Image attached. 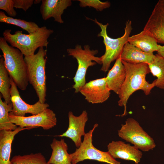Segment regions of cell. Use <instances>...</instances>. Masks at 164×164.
I'll return each mask as SVG.
<instances>
[{"instance_id":"1","label":"cell","mask_w":164,"mask_h":164,"mask_svg":"<svg viewBox=\"0 0 164 164\" xmlns=\"http://www.w3.org/2000/svg\"><path fill=\"white\" fill-rule=\"evenodd\" d=\"M122 61L125 67L126 76L118 94L119 98L118 104L119 106L124 107V113L120 115L123 117L127 114V104L131 95L138 90L143 91L146 95L149 94L155 87V80L151 83L146 80V76L150 73L148 64H133Z\"/></svg>"},{"instance_id":"2","label":"cell","mask_w":164,"mask_h":164,"mask_svg":"<svg viewBox=\"0 0 164 164\" xmlns=\"http://www.w3.org/2000/svg\"><path fill=\"white\" fill-rule=\"evenodd\" d=\"M10 29L5 30L3 33V37L11 46L18 49L24 56L34 54L38 48H47L49 42L48 39L53 32V30L43 26L35 32L24 34L20 30L12 34Z\"/></svg>"},{"instance_id":"3","label":"cell","mask_w":164,"mask_h":164,"mask_svg":"<svg viewBox=\"0 0 164 164\" xmlns=\"http://www.w3.org/2000/svg\"><path fill=\"white\" fill-rule=\"evenodd\" d=\"M0 49L10 77L19 89L26 90L29 82L23 54L18 49L9 45L3 37H0Z\"/></svg>"},{"instance_id":"4","label":"cell","mask_w":164,"mask_h":164,"mask_svg":"<svg viewBox=\"0 0 164 164\" xmlns=\"http://www.w3.org/2000/svg\"><path fill=\"white\" fill-rule=\"evenodd\" d=\"M46 55L47 50L41 47L36 54L24 57L27 66L29 82L35 91L38 101L42 104L45 103L46 101Z\"/></svg>"},{"instance_id":"5","label":"cell","mask_w":164,"mask_h":164,"mask_svg":"<svg viewBox=\"0 0 164 164\" xmlns=\"http://www.w3.org/2000/svg\"><path fill=\"white\" fill-rule=\"evenodd\" d=\"M87 19L93 21L100 27L101 31L98 34V37L103 39L105 50L104 54L101 56L102 66L101 70L105 72L108 71L111 63L116 60L121 55L123 47L128 42L130 35L132 29V21L128 20L125 23V32L120 37L114 39L109 37L107 32L108 23L103 25L98 22L96 19L94 20L86 17Z\"/></svg>"},{"instance_id":"6","label":"cell","mask_w":164,"mask_h":164,"mask_svg":"<svg viewBox=\"0 0 164 164\" xmlns=\"http://www.w3.org/2000/svg\"><path fill=\"white\" fill-rule=\"evenodd\" d=\"M84 47L83 49L80 45L77 44L74 49L67 50L68 55L75 58L78 64L77 70L73 78L74 84L73 87L75 89V93L79 92L80 88L86 84L85 76L88 68L97 63L102 64L101 57L95 56L98 53L97 50H91L88 45H84Z\"/></svg>"},{"instance_id":"7","label":"cell","mask_w":164,"mask_h":164,"mask_svg":"<svg viewBox=\"0 0 164 164\" xmlns=\"http://www.w3.org/2000/svg\"><path fill=\"white\" fill-rule=\"evenodd\" d=\"M95 124L93 128L86 133L80 147L70 154L72 164H77L84 160L89 159L109 164H121V162L113 158L109 153L100 150L95 148L92 143V135L94 130L98 126Z\"/></svg>"},{"instance_id":"8","label":"cell","mask_w":164,"mask_h":164,"mask_svg":"<svg viewBox=\"0 0 164 164\" xmlns=\"http://www.w3.org/2000/svg\"><path fill=\"white\" fill-rule=\"evenodd\" d=\"M118 134L122 139L144 152L152 150L156 146L153 138L132 118H128L125 124L121 125Z\"/></svg>"},{"instance_id":"9","label":"cell","mask_w":164,"mask_h":164,"mask_svg":"<svg viewBox=\"0 0 164 164\" xmlns=\"http://www.w3.org/2000/svg\"><path fill=\"white\" fill-rule=\"evenodd\" d=\"M10 121L17 126L33 128L40 127L45 130L56 125L57 118L53 111L47 108L39 113L29 116H17L10 112L9 114Z\"/></svg>"},{"instance_id":"10","label":"cell","mask_w":164,"mask_h":164,"mask_svg":"<svg viewBox=\"0 0 164 164\" xmlns=\"http://www.w3.org/2000/svg\"><path fill=\"white\" fill-rule=\"evenodd\" d=\"M10 79L11 84L10 93L13 105L12 110L10 112L12 114L21 117L25 116L27 113L36 115L48 108L49 106L48 104H42L39 101L33 104H29L25 102L20 97L17 86L12 78L10 77Z\"/></svg>"},{"instance_id":"11","label":"cell","mask_w":164,"mask_h":164,"mask_svg":"<svg viewBox=\"0 0 164 164\" xmlns=\"http://www.w3.org/2000/svg\"><path fill=\"white\" fill-rule=\"evenodd\" d=\"M143 30L158 43L164 44V0L156 3Z\"/></svg>"},{"instance_id":"12","label":"cell","mask_w":164,"mask_h":164,"mask_svg":"<svg viewBox=\"0 0 164 164\" xmlns=\"http://www.w3.org/2000/svg\"><path fill=\"white\" fill-rule=\"evenodd\" d=\"M111 90L107 85L106 77L91 80L79 90L89 102L93 104L102 103L110 97Z\"/></svg>"},{"instance_id":"13","label":"cell","mask_w":164,"mask_h":164,"mask_svg":"<svg viewBox=\"0 0 164 164\" xmlns=\"http://www.w3.org/2000/svg\"><path fill=\"white\" fill-rule=\"evenodd\" d=\"M68 127L62 134L55 136L66 137L71 139L77 148L80 146L82 141L81 137L86 134L85 128L88 119L87 111L84 110L78 116L74 115L72 111H69Z\"/></svg>"},{"instance_id":"14","label":"cell","mask_w":164,"mask_h":164,"mask_svg":"<svg viewBox=\"0 0 164 164\" xmlns=\"http://www.w3.org/2000/svg\"><path fill=\"white\" fill-rule=\"evenodd\" d=\"M108 152L114 159L132 161L138 164L142 153L137 147L120 141H112L107 145Z\"/></svg>"},{"instance_id":"15","label":"cell","mask_w":164,"mask_h":164,"mask_svg":"<svg viewBox=\"0 0 164 164\" xmlns=\"http://www.w3.org/2000/svg\"><path fill=\"white\" fill-rule=\"evenodd\" d=\"M71 0H43L40 7L42 18L46 20L53 17L55 21L60 23L64 22L62 15L64 10L70 6Z\"/></svg>"},{"instance_id":"16","label":"cell","mask_w":164,"mask_h":164,"mask_svg":"<svg viewBox=\"0 0 164 164\" xmlns=\"http://www.w3.org/2000/svg\"><path fill=\"white\" fill-rule=\"evenodd\" d=\"M155 56L153 53L144 52L128 42L124 46L120 55L122 61L133 64H149Z\"/></svg>"},{"instance_id":"17","label":"cell","mask_w":164,"mask_h":164,"mask_svg":"<svg viewBox=\"0 0 164 164\" xmlns=\"http://www.w3.org/2000/svg\"><path fill=\"white\" fill-rule=\"evenodd\" d=\"M126 76V70L120 56L116 60L114 66L109 71L105 77L107 85L110 90L118 94Z\"/></svg>"},{"instance_id":"18","label":"cell","mask_w":164,"mask_h":164,"mask_svg":"<svg viewBox=\"0 0 164 164\" xmlns=\"http://www.w3.org/2000/svg\"><path fill=\"white\" fill-rule=\"evenodd\" d=\"M33 128L18 126L14 130H0V164H11L10 157L12 142L15 135L20 131Z\"/></svg>"},{"instance_id":"19","label":"cell","mask_w":164,"mask_h":164,"mask_svg":"<svg viewBox=\"0 0 164 164\" xmlns=\"http://www.w3.org/2000/svg\"><path fill=\"white\" fill-rule=\"evenodd\" d=\"M50 146L52 149L49 164H72V158L68 153V147L63 139L59 140L54 138Z\"/></svg>"},{"instance_id":"20","label":"cell","mask_w":164,"mask_h":164,"mask_svg":"<svg viewBox=\"0 0 164 164\" xmlns=\"http://www.w3.org/2000/svg\"><path fill=\"white\" fill-rule=\"evenodd\" d=\"M128 42L146 53H153L158 49L159 44L155 39L143 30L138 33L130 36Z\"/></svg>"},{"instance_id":"21","label":"cell","mask_w":164,"mask_h":164,"mask_svg":"<svg viewBox=\"0 0 164 164\" xmlns=\"http://www.w3.org/2000/svg\"><path fill=\"white\" fill-rule=\"evenodd\" d=\"M148 65L150 72L157 77L155 87L164 90V58L156 54L153 61Z\"/></svg>"},{"instance_id":"22","label":"cell","mask_w":164,"mask_h":164,"mask_svg":"<svg viewBox=\"0 0 164 164\" xmlns=\"http://www.w3.org/2000/svg\"><path fill=\"white\" fill-rule=\"evenodd\" d=\"M11 86L9 74L5 65L4 58L1 57L0 59V92L5 101L8 104L12 103Z\"/></svg>"},{"instance_id":"23","label":"cell","mask_w":164,"mask_h":164,"mask_svg":"<svg viewBox=\"0 0 164 164\" xmlns=\"http://www.w3.org/2000/svg\"><path fill=\"white\" fill-rule=\"evenodd\" d=\"M0 22L19 26L27 31L29 34L35 32L40 28L34 22L27 21L20 19H15L7 16L4 12L2 11L0 12Z\"/></svg>"},{"instance_id":"24","label":"cell","mask_w":164,"mask_h":164,"mask_svg":"<svg viewBox=\"0 0 164 164\" xmlns=\"http://www.w3.org/2000/svg\"><path fill=\"white\" fill-rule=\"evenodd\" d=\"M0 95V130H14L18 127L12 123L10 121L9 113L11 112L13 108L12 103L8 104L5 101H3Z\"/></svg>"},{"instance_id":"25","label":"cell","mask_w":164,"mask_h":164,"mask_svg":"<svg viewBox=\"0 0 164 164\" xmlns=\"http://www.w3.org/2000/svg\"><path fill=\"white\" fill-rule=\"evenodd\" d=\"M11 164H49L41 152L15 155L11 159Z\"/></svg>"},{"instance_id":"26","label":"cell","mask_w":164,"mask_h":164,"mask_svg":"<svg viewBox=\"0 0 164 164\" xmlns=\"http://www.w3.org/2000/svg\"><path fill=\"white\" fill-rule=\"evenodd\" d=\"M79 5L82 7H92L97 11H102L104 9L109 8L111 6L110 2L108 1L102 2L99 0H78Z\"/></svg>"},{"instance_id":"27","label":"cell","mask_w":164,"mask_h":164,"mask_svg":"<svg viewBox=\"0 0 164 164\" xmlns=\"http://www.w3.org/2000/svg\"><path fill=\"white\" fill-rule=\"evenodd\" d=\"M14 8L13 0H0V9L5 11L9 16L15 17L17 15Z\"/></svg>"},{"instance_id":"28","label":"cell","mask_w":164,"mask_h":164,"mask_svg":"<svg viewBox=\"0 0 164 164\" xmlns=\"http://www.w3.org/2000/svg\"><path fill=\"white\" fill-rule=\"evenodd\" d=\"M14 7L26 12L34 3L33 0H13Z\"/></svg>"},{"instance_id":"29","label":"cell","mask_w":164,"mask_h":164,"mask_svg":"<svg viewBox=\"0 0 164 164\" xmlns=\"http://www.w3.org/2000/svg\"><path fill=\"white\" fill-rule=\"evenodd\" d=\"M157 52L158 54L164 58V45L162 46L159 44Z\"/></svg>"},{"instance_id":"30","label":"cell","mask_w":164,"mask_h":164,"mask_svg":"<svg viewBox=\"0 0 164 164\" xmlns=\"http://www.w3.org/2000/svg\"><path fill=\"white\" fill-rule=\"evenodd\" d=\"M42 1V0H34V3L35 4H39L40 2Z\"/></svg>"},{"instance_id":"31","label":"cell","mask_w":164,"mask_h":164,"mask_svg":"<svg viewBox=\"0 0 164 164\" xmlns=\"http://www.w3.org/2000/svg\"></svg>"},{"instance_id":"32","label":"cell","mask_w":164,"mask_h":164,"mask_svg":"<svg viewBox=\"0 0 164 164\" xmlns=\"http://www.w3.org/2000/svg\"><path fill=\"white\" fill-rule=\"evenodd\" d=\"M163 101H164V100Z\"/></svg>"}]
</instances>
